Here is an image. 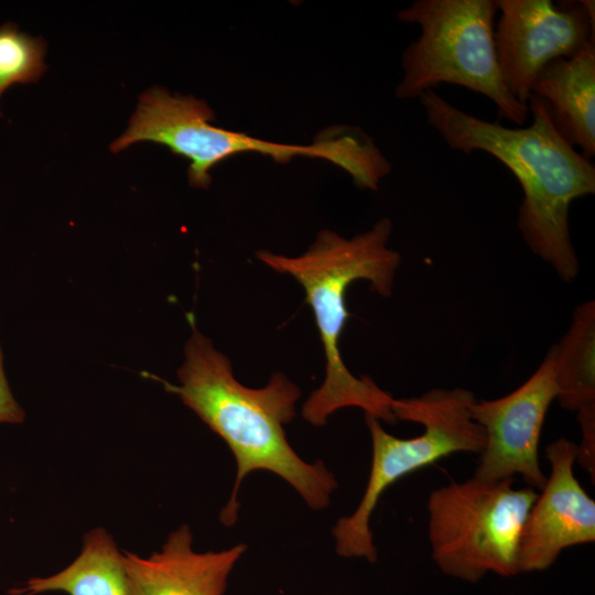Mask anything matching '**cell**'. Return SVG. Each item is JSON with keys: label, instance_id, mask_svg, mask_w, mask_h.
I'll return each instance as SVG.
<instances>
[{"label": "cell", "instance_id": "17", "mask_svg": "<svg viewBox=\"0 0 595 595\" xmlns=\"http://www.w3.org/2000/svg\"><path fill=\"white\" fill-rule=\"evenodd\" d=\"M25 420V412L14 398L3 368L0 346V423L20 424Z\"/></svg>", "mask_w": 595, "mask_h": 595}, {"label": "cell", "instance_id": "13", "mask_svg": "<svg viewBox=\"0 0 595 595\" xmlns=\"http://www.w3.org/2000/svg\"><path fill=\"white\" fill-rule=\"evenodd\" d=\"M63 592L68 595H128L123 552L105 528L89 530L77 558L65 569L45 577H32L11 595Z\"/></svg>", "mask_w": 595, "mask_h": 595}, {"label": "cell", "instance_id": "15", "mask_svg": "<svg viewBox=\"0 0 595 595\" xmlns=\"http://www.w3.org/2000/svg\"><path fill=\"white\" fill-rule=\"evenodd\" d=\"M46 43L21 31L13 22L0 25V99L13 85L36 83L46 65Z\"/></svg>", "mask_w": 595, "mask_h": 595}, {"label": "cell", "instance_id": "3", "mask_svg": "<svg viewBox=\"0 0 595 595\" xmlns=\"http://www.w3.org/2000/svg\"><path fill=\"white\" fill-rule=\"evenodd\" d=\"M392 224L382 218L371 229L350 239L331 231H321L311 247L298 257L259 251L257 257L269 268L292 275L304 289L326 358L325 378L302 407L303 418L313 425H323L335 411L356 407L365 414L393 424L394 398L369 377H356L343 361L338 342L348 312L345 294L348 286L366 280L381 296L392 293L401 257L388 247Z\"/></svg>", "mask_w": 595, "mask_h": 595}, {"label": "cell", "instance_id": "5", "mask_svg": "<svg viewBox=\"0 0 595 595\" xmlns=\"http://www.w3.org/2000/svg\"><path fill=\"white\" fill-rule=\"evenodd\" d=\"M497 0H415L397 18L420 26L401 57L399 99L419 98L440 84L463 86L489 98L499 118L522 126L528 106L507 89L497 60Z\"/></svg>", "mask_w": 595, "mask_h": 595}, {"label": "cell", "instance_id": "16", "mask_svg": "<svg viewBox=\"0 0 595 595\" xmlns=\"http://www.w3.org/2000/svg\"><path fill=\"white\" fill-rule=\"evenodd\" d=\"M577 419L582 431V442L577 445L576 461L592 476L595 475V408L584 409L577 412Z\"/></svg>", "mask_w": 595, "mask_h": 595}, {"label": "cell", "instance_id": "9", "mask_svg": "<svg viewBox=\"0 0 595 595\" xmlns=\"http://www.w3.org/2000/svg\"><path fill=\"white\" fill-rule=\"evenodd\" d=\"M556 396L550 348L537 370L517 389L494 400H476L472 416L484 429L486 441L474 476L498 480L520 475L529 487L541 490L547 477L539 463V443Z\"/></svg>", "mask_w": 595, "mask_h": 595}, {"label": "cell", "instance_id": "7", "mask_svg": "<svg viewBox=\"0 0 595 595\" xmlns=\"http://www.w3.org/2000/svg\"><path fill=\"white\" fill-rule=\"evenodd\" d=\"M513 482L473 476L430 493L428 538L444 574L475 583L487 573H519V539L538 493Z\"/></svg>", "mask_w": 595, "mask_h": 595}, {"label": "cell", "instance_id": "8", "mask_svg": "<svg viewBox=\"0 0 595 595\" xmlns=\"http://www.w3.org/2000/svg\"><path fill=\"white\" fill-rule=\"evenodd\" d=\"M497 6L499 69L509 93L523 105L547 64L571 57L595 40L593 0H497Z\"/></svg>", "mask_w": 595, "mask_h": 595}, {"label": "cell", "instance_id": "11", "mask_svg": "<svg viewBox=\"0 0 595 595\" xmlns=\"http://www.w3.org/2000/svg\"><path fill=\"white\" fill-rule=\"evenodd\" d=\"M247 547L197 552L193 533L183 524L160 551L143 558L123 552L128 595H224L228 577Z\"/></svg>", "mask_w": 595, "mask_h": 595}, {"label": "cell", "instance_id": "6", "mask_svg": "<svg viewBox=\"0 0 595 595\" xmlns=\"http://www.w3.org/2000/svg\"><path fill=\"white\" fill-rule=\"evenodd\" d=\"M476 400L464 388H435L419 397L394 399L392 412L397 421L423 426V432L411 439L389 434L380 420L365 414L372 445L371 468L358 507L332 530L338 555L376 562L370 519L385 490L403 476L448 455L483 452L485 432L472 416Z\"/></svg>", "mask_w": 595, "mask_h": 595}, {"label": "cell", "instance_id": "14", "mask_svg": "<svg viewBox=\"0 0 595 595\" xmlns=\"http://www.w3.org/2000/svg\"><path fill=\"white\" fill-rule=\"evenodd\" d=\"M560 404L580 412L595 407V303L580 304L572 323L551 347Z\"/></svg>", "mask_w": 595, "mask_h": 595}, {"label": "cell", "instance_id": "4", "mask_svg": "<svg viewBox=\"0 0 595 595\" xmlns=\"http://www.w3.org/2000/svg\"><path fill=\"white\" fill-rule=\"evenodd\" d=\"M210 107L193 96L171 94L153 86L140 95L126 131L111 144L116 153L136 142L162 144L190 161L188 182L207 188L210 170L235 154L258 152L285 163L295 156L326 160L344 171L359 188L377 191L391 164L372 139L354 127L327 129L307 145L266 141L212 125Z\"/></svg>", "mask_w": 595, "mask_h": 595}, {"label": "cell", "instance_id": "1", "mask_svg": "<svg viewBox=\"0 0 595 595\" xmlns=\"http://www.w3.org/2000/svg\"><path fill=\"white\" fill-rule=\"evenodd\" d=\"M192 328L184 347L185 359L177 370V385L163 381L231 451L237 470L230 498L220 521L232 526L238 518V493L253 470H268L289 483L314 510L325 508L337 487L322 462L303 461L289 444L284 425L295 415L299 387L281 372L258 389L240 383L229 359L187 314Z\"/></svg>", "mask_w": 595, "mask_h": 595}, {"label": "cell", "instance_id": "10", "mask_svg": "<svg viewBox=\"0 0 595 595\" xmlns=\"http://www.w3.org/2000/svg\"><path fill=\"white\" fill-rule=\"evenodd\" d=\"M545 455L551 473L521 530L519 573L543 571L564 549L595 540V501L573 470L577 444L561 437L548 445Z\"/></svg>", "mask_w": 595, "mask_h": 595}, {"label": "cell", "instance_id": "2", "mask_svg": "<svg viewBox=\"0 0 595 595\" xmlns=\"http://www.w3.org/2000/svg\"><path fill=\"white\" fill-rule=\"evenodd\" d=\"M428 122L446 144L465 154L484 151L505 164L518 180L523 199L517 225L531 251L570 282L578 273L571 241V203L595 192V166L558 131L549 105L531 94L532 123L508 128L466 113L434 89L419 97Z\"/></svg>", "mask_w": 595, "mask_h": 595}, {"label": "cell", "instance_id": "12", "mask_svg": "<svg viewBox=\"0 0 595 595\" xmlns=\"http://www.w3.org/2000/svg\"><path fill=\"white\" fill-rule=\"evenodd\" d=\"M531 94L549 105L561 136L591 160L595 155V40L575 55L547 64Z\"/></svg>", "mask_w": 595, "mask_h": 595}]
</instances>
